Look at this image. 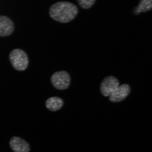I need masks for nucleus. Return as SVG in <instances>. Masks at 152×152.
Segmentation results:
<instances>
[{"instance_id": "f257e3e1", "label": "nucleus", "mask_w": 152, "mask_h": 152, "mask_svg": "<svg viewBox=\"0 0 152 152\" xmlns=\"http://www.w3.org/2000/svg\"><path fill=\"white\" fill-rule=\"evenodd\" d=\"M77 7L70 2L59 1L51 6L49 14L53 20L61 23H67L75 19L78 14Z\"/></svg>"}, {"instance_id": "f03ea898", "label": "nucleus", "mask_w": 152, "mask_h": 152, "mask_svg": "<svg viewBox=\"0 0 152 152\" xmlns=\"http://www.w3.org/2000/svg\"><path fill=\"white\" fill-rule=\"evenodd\" d=\"M10 61L14 69L23 71L27 68L29 61L27 54L20 49H15L10 53Z\"/></svg>"}, {"instance_id": "7ed1b4c3", "label": "nucleus", "mask_w": 152, "mask_h": 152, "mask_svg": "<svg viewBox=\"0 0 152 152\" xmlns=\"http://www.w3.org/2000/svg\"><path fill=\"white\" fill-rule=\"evenodd\" d=\"M50 81L53 86L57 90H63L69 88L71 83L69 74L65 71L55 72L51 76Z\"/></svg>"}, {"instance_id": "20e7f679", "label": "nucleus", "mask_w": 152, "mask_h": 152, "mask_svg": "<svg viewBox=\"0 0 152 152\" xmlns=\"http://www.w3.org/2000/svg\"><path fill=\"white\" fill-rule=\"evenodd\" d=\"M118 80L113 76L105 77L101 83L100 91L104 96H110L119 86Z\"/></svg>"}, {"instance_id": "39448f33", "label": "nucleus", "mask_w": 152, "mask_h": 152, "mask_svg": "<svg viewBox=\"0 0 152 152\" xmlns=\"http://www.w3.org/2000/svg\"><path fill=\"white\" fill-rule=\"evenodd\" d=\"M131 92V88L128 84H123L118 87L110 95L109 100L113 102H118L124 100Z\"/></svg>"}, {"instance_id": "423d86ee", "label": "nucleus", "mask_w": 152, "mask_h": 152, "mask_svg": "<svg viewBox=\"0 0 152 152\" xmlns=\"http://www.w3.org/2000/svg\"><path fill=\"white\" fill-rule=\"evenodd\" d=\"M14 23L8 17L0 16V37H6L14 31Z\"/></svg>"}, {"instance_id": "0eeeda50", "label": "nucleus", "mask_w": 152, "mask_h": 152, "mask_svg": "<svg viewBox=\"0 0 152 152\" xmlns=\"http://www.w3.org/2000/svg\"><path fill=\"white\" fill-rule=\"evenodd\" d=\"M10 145L14 152H29V144L26 140L18 137H13L9 142Z\"/></svg>"}, {"instance_id": "6e6552de", "label": "nucleus", "mask_w": 152, "mask_h": 152, "mask_svg": "<svg viewBox=\"0 0 152 152\" xmlns=\"http://www.w3.org/2000/svg\"><path fill=\"white\" fill-rule=\"evenodd\" d=\"M45 104L48 109L51 111L55 112L61 109L64 106V102L61 98L53 96L48 99Z\"/></svg>"}, {"instance_id": "1a4fd4ad", "label": "nucleus", "mask_w": 152, "mask_h": 152, "mask_svg": "<svg viewBox=\"0 0 152 152\" xmlns=\"http://www.w3.org/2000/svg\"><path fill=\"white\" fill-rule=\"evenodd\" d=\"M138 9L140 12H145L152 9V1H140Z\"/></svg>"}, {"instance_id": "9d476101", "label": "nucleus", "mask_w": 152, "mask_h": 152, "mask_svg": "<svg viewBox=\"0 0 152 152\" xmlns=\"http://www.w3.org/2000/svg\"><path fill=\"white\" fill-rule=\"evenodd\" d=\"M77 1L82 8L85 9H88L90 8L94 4L96 1V0H89V1L77 0Z\"/></svg>"}]
</instances>
